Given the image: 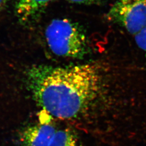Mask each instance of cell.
Listing matches in <instances>:
<instances>
[{
	"label": "cell",
	"instance_id": "obj_9",
	"mask_svg": "<svg viewBox=\"0 0 146 146\" xmlns=\"http://www.w3.org/2000/svg\"><path fill=\"white\" fill-rule=\"evenodd\" d=\"M6 2H7V0H0V13L5 7Z\"/></svg>",
	"mask_w": 146,
	"mask_h": 146
},
{
	"label": "cell",
	"instance_id": "obj_8",
	"mask_svg": "<svg viewBox=\"0 0 146 146\" xmlns=\"http://www.w3.org/2000/svg\"><path fill=\"white\" fill-rule=\"evenodd\" d=\"M69 2L78 4H92L98 2L100 0H68Z\"/></svg>",
	"mask_w": 146,
	"mask_h": 146
},
{
	"label": "cell",
	"instance_id": "obj_6",
	"mask_svg": "<svg viewBox=\"0 0 146 146\" xmlns=\"http://www.w3.org/2000/svg\"><path fill=\"white\" fill-rule=\"evenodd\" d=\"M48 146H78L75 135L69 129L56 131Z\"/></svg>",
	"mask_w": 146,
	"mask_h": 146
},
{
	"label": "cell",
	"instance_id": "obj_1",
	"mask_svg": "<svg viewBox=\"0 0 146 146\" xmlns=\"http://www.w3.org/2000/svg\"><path fill=\"white\" fill-rule=\"evenodd\" d=\"M99 62L67 67L33 65L25 73L27 87L37 105L55 117L77 118L88 110L103 86Z\"/></svg>",
	"mask_w": 146,
	"mask_h": 146
},
{
	"label": "cell",
	"instance_id": "obj_3",
	"mask_svg": "<svg viewBox=\"0 0 146 146\" xmlns=\"http://www.w3.org/2000/svg\"><path fill=\"white\" fill-rule=\"evenodd\" d=\"M107 17L135 35L146 27V0H117Z\"/></svg>",
	"mask_w": 146,
	"mask_h": 146
},
{
	"label": "cell",
	"instance_id": "obj_4",
	"mask_svg": "<svg viewBox=\"0 0 146 146\" xmlns=\"http://www.w3.org/2000/svg\"><path fill=\"white\" fill-rule=\"evenodd\" d=\"M52 0H15V12L20 23L31 26L36 22Z\"/></svg>",
	"mask_w": 146,
	"mask_h": 146
},
{
	"label": "cell",
	"instance_id": "obj_5",
	"mask_svg": "<svg viewBox=\"0 0 146 146\" xmlns=\"http://www.w3.org/2000/svg\"><path fill=\"white\" fill-rule=\"evenodd\" d=\"M56 131L49 124L29 127L21 134V143L23 146H48Z\"/></svg>",
	"mask_w": 146,
	"mask_h": 146
},
{
	"label": "cell",
	"instance_id": "obj_7",
	"mask_svg": "<svg viewBox=\"0 0 146 146\" xmlns=\"http://www.w3.org/2000/svg\"><path fill=\"white\" fill-rule=\"evenodd\" d=\"M136 43L145 54L146 58V27L135 35Z\"/></svg>",
	"mask_w": 146,
	"mask_h": 146
},
{
	"label": "cell",
	"instance_id": "obj_2",
	"mask_svg": "<svg viewBox=\"0 0 146 146\" xmlns=\"http://www.w3.org/2000/svg\"><path fill=\"white\" fill-rule=\"evenodd\" d=\"M47 44L54 54L82 58L89 52L88 41L78 25L67 19L52 20L45 31Z\"/></svg>",
	"mask_w": 146,
	"mask_h": 146
}]
</instances>
